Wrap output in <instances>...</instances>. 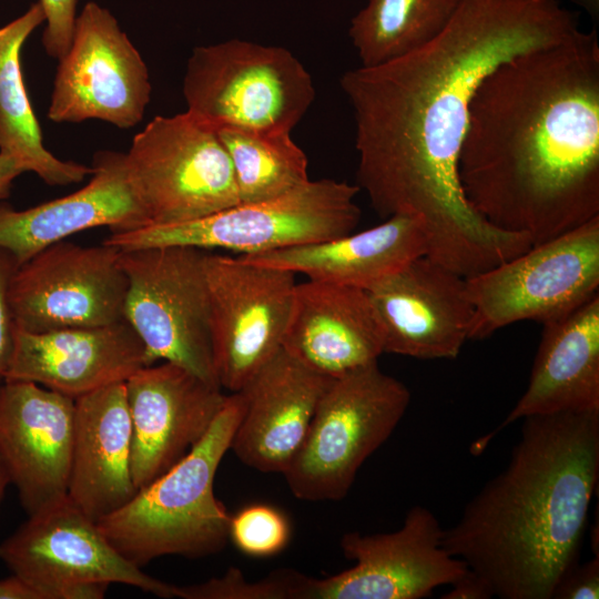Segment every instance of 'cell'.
<instances>
[{"label":"cell","mask_w":599,"mask_h":599,"mask_svg":"<svg viewBox=\"0 0 599 599\" xmlns=\"http://www.w3.org/2000/svg\"><path fill=\"white\" fill-rule=\"evenodd\" d=\"M409 403V389L377 362L333 378L283 473L292 494L306 501L345 498L361 466L389 438Z\"/></svg>","instance_id":"cell-6"},{"label":"cell","mask_w":599,"mask_h":599,"mask_svg":"<svg viewBox=\"0 0 599 599\" xmlns=\"http://www.w3.org/2000/svg\"><path fill=\"white\" fill-rule=\"evenodd\" d=\"M233 169L240 203L281 196L309 181L307 158L291 132L215 130Z\"/></svg>","instance_id":"cell-28"},{"label":"cell","mask_w":599,"mask_h":599,"mask_svg":"<svg viewBox=\"0 0 599 599\" xmlns=\"http://www.w3.org/2000/svg\"><path fill=\"white\" fill-rule=\"evenodd\" d=\"M585 10L593 21L599 19V0H571Z\"/></svg>","instance_id":"cell-37"},{"label":"cell","mask_w":599,"mask_h":599,"mask_svg":"<svg viewBox=\"0 0 599 599\" xmlns=\"http://www.w3.org/2000/svg\"><path fill=\"white\" fill-rule=\"evenodd\" d=\"M599 477V410L522 418L508 465L441 544L501 599H551L578 562Z\"/></svg>","instance_id":"cell-3"},{"label":"cell","mask_w":599,"mask_h":599,"mask_svg":"<svg viewBox=\"0 0 599 599\" xmlns=\"http://www.w3.org/2000/svg\"><path fill=\"white\" fill-rule=\"evenodd\" d=\"M466 201L542 243L599 216V40L580 28L497 67L471 100L458 156Z\"/></svg>","instance_id":"cell-2"},{"label":"cell","mask_w":599,"mask_h":599,"mask_svg":"<svg viewBox=\"0 0 599 599\" xmlns=\"http://www.w3.org/2000/svg\"><path fill=\"white\" fill-rule=\"evenodd\" d=\"M23 172V166L14 158L0 153V200L10 195L13 180Z\"/></svg>","instance_id":"cell-35"},{"label":"cell","mask_w":599,"mask_h":599,"mask_svg":"<svg viewBox=\"0 0 599 599\" xmlns=\"http://www.w3.org/2000/svg\"><path fill=\"white\" fill-rule=\"evenodd\" d=\"M578 29L558 0H461L427 44L341 78L355 119L356 185L382 219H420L427 255L466 278L531 246L490 225L463 193L458 156L475 92L501 63Z\"/></svg>","instance_id":"cell-1"},{"label":"cell","mask_w":599,"mask_h":599,"mask_svg":"<svg viewBox=\"0 0 599 599\" xmlns=\"http://www.w3.org/2000/svg\"><path fill=\"white\" fill-rule=\"evenodd\" d=\"M332 379L281 348L241 389L245 408L230 449L255 470L283 474Z\"/></svg>","instance_id":"cell-22"},{"label":"cell","mask_w":599,"mask_h":599,"mask_svg":"<svg viewBox=\"0 0 599 599\" xmlns=\"http://www.w3.org/2000/svg\"><path fill=\"white\" fill-rule=\"evenodd\" d=\"M297 571L280 570L256 582L247 581L238 569L231 568L221 578L200 585L176 586L183 599H294Z\"/></svg>","instance_id":"cell-30"},{"label":"cell","mask_w":599,"mask_h":599,"mask_svg":"<svg viewBox=\"0 0 599 599\" xmlns=\"http://www.w3.org/2000/svg\"><path fill=\"white\" fill-rule=\"evenodd\" d=\"M124 383L74 399L68 497L94 521L122 507L136 493Z\"/></svg>","instance_id":"cell-24"},{"label":"cell","mask_w":599,"mask_h":599,"mask_svg":"<svg viewBox=\"0 0 599 599\" xmlns=\"http://www.w3.org/2000/svg\"><path fill=\"white\" fill-rule=\"evenodd\" d=\"M17 267L14 257L0 248V386L4 382L13 348L14 322L9 303V285Z\"/></svg>","instance_id":"cell-32"},{"label":"cell","mask_w":599,"mask_h":599,"mask_svg":"<svg viewBox=\"0 0 599 599\" xmlns=\"http://www.w3.org/2000/svg\"><path fill=\"white\" fill-rule=\"evenodd\" d=\"M291 537L287 518L275 507L253 504L231 515L230 540L252 557H270L282 551Z\"/></svg>","instance_id":"cell-29"},{"label":"cell","mask_w":599,"mask_h":599,"mask_svg":"<svg viewBox=\"0 0 599 599\" xmlns=\"http://www.w3.org/2000/svg\"><path fill=\"white\" fill-rule=\"evenodd\" d=\"M244 408L241 390L226 396L204 436L182 459L97 521L126 560L141 568L165 555L195 559L224 549L231 515L214 494V478Z\"/></svg>","instance_id":"cell-4"},{"label":"cell","mask_w":599,"mask_h":599,"mask_svg":"<svg viewBox=\"0 0 599 599\" xmlns=\"http://www.w3.org/2000/svg\"><path fill=\"white\" fill-rule=\"evenodd\" d=\"M44 20L39 1L0 28V153L14 158L26 172H34L49 185H69L92 174V166L60 160L44 148L21 69V48Z\"/></svg>","instance_id":"cell-26"},{"label":"cell","mask_w":599,"mask_h":599,"mask_svg":"<svg viewBox=\"0 0 599 599\" xmlns=\"http://www.w3.org/2000/svg\"><path fill=\"white\" fill-rule=\"evenodd\" d=\"M282 348L336 378L377 362L384 338L365 290L307 278L295 285Z\"/></svg>","instance_id":"cell-21"},{"label":"cell","mask_w":599,"mask_h":599,"mask_svg":"<svg viewBox=\"0 0 599 599\" xmlns=\"http://www.w3.org/2000/svg\"><path fill=\"white\" fill-rule=\"evenodd\" d=\"M78 0H40L47 27L42 43L47 53L60 60L69 50L75 23Z\"/></svg>","instance_id":"cell-31"},{"label":"cell","mask_w":599,"mask_h":599,"mask_svg":"<svg viewBox=\"0 0 599 599\" xmlns=\"http://www.w3.org/2000/svg\"><path fill=\"white\" fill-rule=\"evenodd\" d=\"M427 255L420 219L393 215L379 225L347 235L260 254L244 261L304 274L309 280L367 290L409 261Z\"/></svg>","instance_id":"cell-25"},{"label":"cell","mask_w":599,"mask_h":599,"mask_svg":"<svg viewBox=\"0 0 599 599\" xmlns=\"http://www.w3.org/2000/svg\"><path fill=\"white\" fill-rule=\"evenodd\" d=\"M436 516L412 507L403 526L393 532H346L344 556L355 564L339 573L307 577L304 599H420L434 589L453 585L468 570L443 546Z\"/></svg>","instance_id":"cell-15"},{"label":"cell","mask_w":599,"mask_h":599,"mask_svg":"<svg viewBox=\"0 0 599 599\" xmlns=\"http://www.w3.org/2000/svg\"><path fill=\"white\" fill-rule=\"evenodd\" d=\"M53 84L48 118L57 123L95 119L129 129L141 122L151 98L140 52L111 12L95 2L77 17Z\"/></svg>","instance_id":"cell-14"},{"label":"cell","mask_w":599,"mask_h":599,"mask_svg":"<svg viewBox=\"0 0 599 599\" xmlns=\"http://www.w3.org/2000/svg\"><path fill=\"white\" fill-rule=\"evenodd\" d=\"M365 291L382 327L384 353L453 359L469 339L474 307L466 277L428 255Z\"/></svg>","instance_id":"cell-16"},{"label":"cell","mask_w":599,"mask_h":599,"mask_svg":"<svg viewBox=\"0 0 599 599\" xmlns=\"http://www.w3.org/2000/svg\"><path fill=\"white\" fill-rule=\"evenodd\" d=\"M187 112L213 130L292 132L315 99L287 49L231 39L193 49L183 79Z\"/></svg>","instance_id":"cell-7"},{"label":"cell","mask_w":599,"mask_h":599,"mask_svg":"<svg viewBox=\"0 0 599 599\" xmlns=\"http://www.w3.org/2000/svg\"><path fill=\"white\" fill-rule=\"evenodd\" d=\"M356 184L323 179L271 200L237 203L176 224L112 232L103 243L120 250L165 245L260 254L347 235L361 220Z\"/></svg>","instance_id":"cell-5"},{"label":"cell","mask_w":599,"mask_h":599,"mask_svg":"<svg viewBox=\"0 0 599 599\" xmlns=\"http://www.w3.org/2000/svg\"><path fill=\"white\" fill-rule=\"evenodd\" d=\"M126 292L120 248L64 240L17 267L9 303L18 328L43 333L121 322Z\"/></svg>","instance_id":"cell-13"},{"label":"cell","mask_w":599,"mask_h":599,"mask_svg":"<svg viewBox=\"0 0 599 599\" xmlns=\"http://www.w3.org/2000/svg\"><path fill=\"white\" fill-rule=\"evenodd\" d=\"M125 155L150 225L189 222L240 203L215 130L187 111L153 118Z\"/></svg>","instance_id":"cell-11"},{"label":"cell","mask_w":599,"mask_h":599,"mask_svg":"<svg viewBox=\"0 0 599 599\" xmlns=\"http://www.w3.org/2000/svg\"><path fill=\"white\" fill-rule=\"evenodd\" d=\"M149 366L143 343L125 321L31 333L14 325L4 380L33 382L73 399L125 382Z\"/></svg>","instance_id":"cell-20"},{"label":"cell","mask_w":599,"mask_h":599,"mask_svg":"<svg viewBox=\"0 0 599 599\" xmlns=\"http://www.w3.org/2000/svg\"><path fill=\"white\" fill-rule=\"evenodd\" d=\"M599 598V556L572 566L560 579L551 599Z\"/></svg>","instance_id":"cell-33"},{"label":"cell","mask_w":599,"mask_h":599,"mask_svg":"<svg viewBox=\"0 0 599 599\" xmlns=\"http://www.w3.org/2000/svg\"><path fill=\"white\" fill-rule=\"evenodd\" d=\"M9 484H11L10 474L0 454V505L4 497V493Z\"/></svg>","instance_id":"cell-38"},{"label":"cell","mask_w":599,"mask_h":599,"mask_svg":"<svg viewBox=\"0 0 599 599\" xmlns=\"http://www.w3.org/2000/svg\"><path fill=\"white\" fill-rule=\"evenodd\" d=\"M461 0H367L353 17L348 34L362 67L410 53L435 39Z\"/></svg>","instance_id":"cell-27"},{"label":"cell","mask_w":599,"mask_h":599,"mask_svg":"<svg viewBox=\"0 0 599 599\" xmlns=\"http://www.w3.org/2000/svg\"><path fill=\"white\" fill-rule=\"evenodd\" d=\"M0 599H39V596L21 579L12 575L0 580Z\"/></svg>","instance_id":"cell-36"},{"label":"cell","mask_w":599,"mask_h":599,"mask_svg":"<svg viewBox=\"0 0 599 599\" xmlns=\"http://www.w3.org/2000/svg\"><path fill=\"white\" fill-rule=\"evenodd\" d=\"M0 559L39 599H101L111 583L176 597V586L126 560L68 495L30 515L0 544Z\"/></svg>","instance_id":"cell-8"},{"label":"cell","mask_w":599,"mask_h":599,"mask_svg":"<svg viewBox=\"0 0 599 599\" xmlns=\"http://www.w3.org/2000/svg\"><path fill=\"white\" fill-rule=\"evenodd\" d=\"M466 281L469 339L522 321L557 319L599 293V216Z\"/></svg>","instance_id":"cell-9"},{"label":"cell","mask_w":599,"mask_h":599,"mask_svg":"<svg viewBox=\"0 0 599 599\" xmlns=\"http://www.w3.org/2000/svg\"><path fill=\"white\" fill-rule=\"evenodd\" d=\"M92 170L89 183L67 196L22 211L0 204V248L8 251L18 266L81 231L108 226L112 232H124L151 224L125 153L99 152Z\"/></svg>","instance_id":"cell-19"},{"label":"cell","mask_w":599,"mask_h":599,"mask_svg":"<svg viewBox=\"0 0 599 599\" xmlns=\"http://www.w3.org/2000/svg\"><path fill=\"white\" fill-rule=\"evenodd\" d=\"M451 589L441 598L444 599H489L494 597L490 587L474 571L467 570L464 576L456 580Z\"/></svg>","instance_id":"cell-34"},{"label":"cell","mask_w":599,"mask_h":599,"mask_svg":"<svg viewBox=\"0 0 599 599\" xmlns=\"http://www.w3.org/2000/svg\"><path fill=\"white\" fill-rule=\"evenodd\" d=\"M205 275L216 382L240 392L282 348L296 274L207 252Z\"/></svg>","instance_id":"cell-12"},{"label":"cell","mask_w":599,"mask_h":599,"mask_svg":"<svg viewBox=\"0 0 599 599\" xmlns=\"http://www.w3.org/2000/svg\"><path fill=\"white\" fill-rule=\"evenodd\" d=\"M207 252L182 245L120 250L128 278L124 319L143 343L149 365L170 362L220 386L210 334Z\"/></svg>","instance_id":"cell-10"},{"label":"cell","mask_w":599,"mask_h":599,"mask_svg":"<svg viewBox=\"0 0 599 599\" xmlns=\"http://www.w3.org/2000/svg\"><path fill=\"white\" fill-rule=\"evenodd\" d=\"M599 410V293L542 324L527 388L505 420L474 445L530 415Z\"/></svg>","instance_id":"cell-23"},{"label":"cell","mask_w":599,"mask_h":599,"mask_svg":"<svg viewBox=\"0 0 599 599\" xmlns=\"http://www.w3.org/2000/svg\"><path fill=\"white\" fill-rule=\"evenodd\" d=\"M73 422L69 396L33 382L0 386V454L29 516L68 495Z\"/></svg>","instance_id":"cell-18"},{"label":"cell","mask_w":599,"mask_h":599,"mask_svg":"<svg viewBox=\"0 0 599 599\" xmlns=\"http://www.w3.org/2000/svg\"><path fill=\"white\" fill-rule=\"evenodd\" d=\"M124 384L132 426L131 474L138 490L204 436L226 395L220 386L170 362L144 366Z\"/></svg>","instance_id":"cell-17"}]
</instances>
